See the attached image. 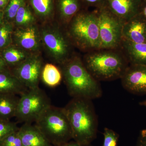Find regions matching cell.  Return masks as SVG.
Returning a JSON list of instances; mask_svg holds the SVG:
<instances>
[{
	"instance_id": "1",
	"label": "cell",
	"mask_w": 146,
	"mask_h": 146,
	"mask_svg": "<svg viewBox=\"0 0 146 146\" xmlns=\"http://www.w3.org/2000/svg\"><path fill=\"white\" fill-rule=\"evenodd\" d=\"M58 67L68 93L73 98L92 100L101 97L102 90L100 82L88 72L82 57L76 53Z\"/></svg>"
},
{
	"instance_id": "2",
	"label": "cell",
	"mask_w": 146,
	"mask_h": 146,
	"mask_svg": "<svg viewBox=\"0 0 146 146\" xmlns=\"http://www.w3.org/2000/svg\"><path fill=\"white\" fill-rule=\"evenodd\" d=\"M82 58L88 72L99 82L121 79L129 64L120 48L99 49L85 53Z\"/></svg>"
},
{
	"instance_id": "3",
	"label": "cell",
	"mask_w": 146,
	"mask_h": 146,
	"mask_svg": "<svg viewBox=\"0 0 146 146\" xmlns=\"http://www.w3.org/2000/svg\"><path fill=\"white\" fill-rule=\"evenodd\" d=\"M64 108L74 141L82 145L91 144L98 131V117L92 100L73 98Z\"/></svg>"
},
{
	"instance_id": "4",
	"label": "cell",
	"mask_w": 146,
	"mask_h": 146,
	"mask_svg": "<svg viewBox=\"0 0 146 146\" xmlns=\"http://www.w3.org/2000/svg\"><path fill=\"white\" fill-rule=\"evenodd\" d=\"M39 26L42 53L53 64L60 66L76 53L65 27L54 20Z\"/></svg>"
},
{
	"instance_id": "5",
	"label": "cell",
	"mask_w": 146,
	"mask_h": 146,
	"mask_svg": "<svg viewBox=\"0 0 146 146\" xmlns=\"http://www.w3.org/2000/svg\"><path fill=\"white\" fill-rule=\"evenodd\" d=\"M65 29L75 48L85 53L100 48L97 13L79 12Z\"/></svg>"
},
{
	"instance_id": "6",
	"label": "cell",
	"mask_w": 146,
	"mask_h": 146,
	"mask_svg": "<svg viewBox=\"0 0 146 146\" xmlns=\"http://www.w3.org/2000/svg\"><path fill=\"white\" fill-rule=\"evenodd\" d=\"M35 123V125L53 146H60L73 139L72 128L64 108L51 105Z\"/></svg>"
},
{
	"instance_id": "7",
	"label": "cell",
	"mask_w": 146,
	"mask_h": 146,
	"mask_svg": "<svg viewBox=\"0 0 146 146\" xmlns=\"http://www.w3.org/2000/svg\"><path fill=\"white\" fill-rule=\"evenodd\" d=\"M50 105L48 97L39 87L28 89L20 96L15 117L18 123L35 122Z\"/></svg>"
},
{
	"instance_id": "8",
	"label": "cell",
	"mask_w": 146,
	"mask_h": 146,
	"mask_svg": "<svg viewBox=\"0 0 146 146\" xmlns=\"http://www.w3.org/2000/svg\"><path fill=\"white\" fill-rule=\"evenodd\" d=\"M100 48H119L122 40L124 22L108 9H102L97 13Z\"/></svg>"
},
{
	"instance_id": "9",
	"label": "cell",
	"mask_w": 146,
	"mask_h": 146,
	"mask_svg": "<svg viewBox=\"0 0 146 146\" xmlns=\"http://www.w3.org/2000/svg\"><path fill=\"white\" fill-rule=\"evenodd\" d=\"M44 65L42 53L33 54L20 65L9 70L27 88L36 89L39 87Z\"/></svg>"
},
{
	"instance_id": "10",
	"label": "cell",
	"mask_w": 146,
	"mask_h": 146,
	"mask_svg": "<svg viewBox=\"0 0 146 146\" xmlns=\"http://www.w3.org/2000/svg\"><path fill=\"white\" fill-rule=\"evenodd\" d=\"M12 44L33 54L43 53L39 24L14 28Z\"/></svg>"
},
{
	"instance_id": "11",
	"label": "cell",
	"mask_w": 146,
	"mask_h": 146,
	"mask_svg": "<svg viewBox=\"0 0 146 146\" xmlns=\"http://www.w3.org/2000/svg\"><path fill=\"white\" fill-rule=\"evenodd\" d=\"M121 80L127 91L136 95H146V65L129 64Z\"/></svg>"
},
{
	"instance_id": "12",
	"label": "cell",
	"mask_w": 146,
	"mask_h": 146,
	"mask_svg": "<svg viewBox=\"0 0 146 146\" xmlns=\"http://www.w3.org/2000/svg\"><path fill=\"white\" fill-rule=\"evenodd\" d=\"M122 37L134 43L146 42V20L141 13L124 23Z\"/></svg>"
},
{
	"instance_id": "13",
	"label": "cell",
	"mask_w": 146,
	"mask_h": 146,
	"mask_svg": "<svg viewBox=\"0 0 146 146\" xmlns=\"http://www.w3.org/2000/svg\"><path fill=\"white\" fill-rule=\"evenodd\" d=\"M109 10L124 23L140 13L142 0H106Z\"/></svg>"
},
{
	"instance_id": "14",
	"label": "cell",
	"mask_w": 146,
	"mask_h": 146,
	"mask_svg": "<svg viewBox=\"0 0 146 146\" xmlns=\"http://www.w3.org/2000/svg\"><path fill=\"white\" fill-rule=\"evenodd\" d=\"M18 132L23 146H53L35 125L24 123Z\"/></svg>"
},
{
	"instance_id": "15",
	"label": "cell",
	"mask_w": 146,
	"mask_h": 146,
	"mask_svg": "<svg viewBox=\"0 0 146 146\" xmlns=\"http://www.w3.org/2000/svg\"><path fill=\"white\" fill-rule=\"evenodd\" d=\"M120 48L129 64L146 65V42L134 43L123 39Z\"/></svg>"
},
{
	"instance_id": "16",
	"label": "cell",
	"mask_w": 146,
	"mask_h": 146,
	"mask_svg": "<svg viewBox=\"0 0 146 146\" xmlns=\"http://www.w3.org/2000/svg\"><path fill=\"white\" fill-rule=\"evenodd\" d=\"M30 4L38 24L54 21V0H30Z\"/></svg>"
},
{
	"instance_id": "17",
	"label": "cell",
	"mask_w": 146,
	"mask_h": 146,
	"mask_svg": "<svg viewBox=\"0 0 146 146\" xmlns=\"http://www.w3.org/2000/svg\"><path fill=\"white\" fill-rule=\"evenodd\" d=\"M57 12L54 20L65 27L79 12L78 0H58Z\"/></svg>"
},
{
	"instance_id": "18",
	"label": "cell",
	"mask_w": 146,
	"mask_h": 146,
	"mask_svg": "<svg viewBox=\"0 0 146 146\" xmlns=\"http://www.w3.org/2000/svg\"><path fill=\"white\" fill-rule=\"evenodd\" d=\"M28 89L9 70L0 72V94L8 93L21 96Z\"/></svg>"
},
{
	"instance_id": "19",
	"label": "cell",
	"mask_w": 146,
	"mask_h": 146,
	"mask_svg": "<svg viewBox=\"0 0 146 146\" xmlns=\"http://www.w3.org/2000/svg\"><path fill=\"white\" fill-rule=\"evenodd\" d=\"M1 52L9 70L20 65L33 54L13 44L1 50Z\"/></svg>"
},
{
	"instance_id": "20",
	"label": "cell",
	"mask_w": 146,
	"mask_h": 146,
	"mask_svg": "<svg viewBox=\"0 0 146 146\" xmlns=\"http://www.w3.org/2000/svg\"><path fill=\"white\" fill-rule=\"evenodd\" d=\"M13 94H0V121H10L16 116L20 97Z\"/></svg>"
},
{
	"instance_id": "21",
	"label": "cell",
	"mask_w": 146,
	"mask_h": 146,
	"mask_svg": "<svg viewBox=\"0 0 146 146\" xmlns=\"http://www.w3.org/2000/svg\"><path fill=\"white\" fill-rule=\"evenodd\" d=\"M63 79L59 67L52 63L44 64L42 68L41 79L47 86L54 87L60 84Z\"/></svg>"
},
{
	"instance_id": "22",
	"label": "cell",
	"mask_w": 146,
	"mask_h": 146,
	"mask_svg": "<svg viewBox=\"0 0 146 146\" xmlns=\"http://www.w3.org/2000/svg\"><path fill=\"white\" fill-rule=\"evenodd\" d=\"M37 23L31 10L25 3L18 9L13 21L14 28H23Z\"/></svg>"
},
{
	"instance_id": "23",
	"label": "cell",
	"mask_w": 146,
	"mask_h": 146,
	"mask_svg": "<svg viewBox=\"0 0 146 146\" xmlns=\"http://www.w3.org/2000/svg\"><path fill=\"white\" fill-rule=\"evenodd\" d=\"M14 28L13 24L5 21L0 25V50L12 44Z\"/></svg>"
},
{
	"instance_id": "24",
	"label": "cell",
	"mask_w": 146,
	"mask_h": 146,
	"mask_svg": "<svg viewBox=\"0 0 146 146\" xmlns=\"http://www.w3.org/2000/svg\"><path fill=\"white\" fill-rule=\"evenodd\" d=\"M26 2L25 0H10L5 11V21L13 24L18 9Z\"/></svg>"
},
{
	"instance_id": "25",
	"label": "cell",
	"mask_w": 146,
	"mask_h": 146,
	"mask_svg": "<svg viewBox=\"0 0 146 146\" xmlns=\"http://www.w3.org/2000/svg\"><path fill=\"white\" fill-rule=\"evenodd\" d=\"M19 127L11 121H0V142L9 134L17 131Z\"/></svg>"
},
{
	"instance_id": "26",
	"label": "cell",
	"mask_w": 146,
	"mask_h": 146,
	"mask_svg": "<svg viewBox=\"0 0 146 146\" xmlns=\"http://www.w3.org/2000/svg\"><path fill=\"white\" fill-rule=\"evenodd\" d=\"M102 146H117L119 135L112 129L105 128Z\"/></svg>"
},
{
	"instance_id": "27",
	"label": "cell",
	"mask_w": 146,
	"mask_h": 146,
	"mask_svg": "<svg viewBox=\"0 0 146 146\" xmlns=\"http://www.w3.org/2000/svg\"><path fill=\"white\" fill-rule=\"evenodd\" d=\"M18 130L4 138L0 142V146H23Z\"/></svg>"
},
{
	"instance_id": "28",
	"label": "cell",
	"mask_w": 146,
	"mask_h": 146,
	"mask_svg": "<svg viewBox=\"0 0 146 146\" xmlns=\"http://www.w3.org/2000/svg\"><path fill=\"white\" fill-rule=\"evenodd\" d=\"M136 146H146V129L141 131Z\"/></svg>"
},
{
	"instance_id": "29",
	"label": "cell",
	"mask_w": 146,
	"mask_h": 146,
	"mask_svg": "<svg viewBox=\"0 0 146 146\" xmlns=\"http://www.w3.org/2000/svg\"><path fill=\"white\" fill-rule=\"evenodd\" d=\"M9 70L4 59L3 58L2 55L0 50V72Z\"/></svg>"
},
{
	"instance_id": "30",
	"label": "cell",
	"mask_w": 146,
	"mask_h": 146,
	"mask_svg": "<svg viewBox=\"0 0 146 146\" xmlns=\"http://www.w3.org/2000/svg\"><path fill=\"white\" fill-rule=\"evenodd\" d=\"M58 146H94L92 144H89V145H82L77 143L75 141H70V142L66 143L60 145Z\"/></svg>"
},
{
	"instance_id": "31",
	"label": "cell",
	"mask_w": 146,
	"mask_h": 146,
	"mask_svg": "<svg viewBox=\"0 0 146 146\" xmlns=\"http://www.w3.org/2000/svg\"><path fill=\"white\" fill-rule=\"evenodd\" d=\"M140 13L143 16L146 20V1H142L140 8Z\"/></svg>"
},
{
	"instance_id": "32",
	"label": "cell",
	"mask_w": 146,
	"mask_h": 146,
	"mask_svg": "<svg viewBox=\"0 0 146 146\" xmlns=\"http://www.w3.org/2000/svg\"><path fill=\"white\" fill-rule=\"evenodd\" d=\"M84 1L87 3L90 4H97L100 3L102 0H84Z\"/></svg>"
},
{
	"instance_id": "33",
	"label": "cell",
	"mask_w": 146,
	"mask_h": 146,
	"mask_svg": "<svg viewBox=\"0 0 146 146\" xmlns=\"http://www.w3.org/2000/svg\"><path fill=\"white\" fill-rule=\"evenodd\" d=\"M9 0H0V8L4 7L8 3Z\"/></svg>"
},
{
	"instance_id": "34",
	"label": "cell",
	"mask_w": 146,
	"mask_h": 146,
	"mask_svg": "<svg viewBox=\"0 0 146 146\" xmlns=\"http://www.w3.org/2000/svg\"><path fill=\"white\" fill-rule=\"evenodd\" d=\"M4 21L3 16L2 13L0 12V25H1Z\"/></svg>"
},
{
	"instance_id": "35",
	"label": "cell",
	"mask_w": 146,
	"mask_h": 146,
	"mask_svg": "<svg viewBox=\"0 0 146 146\" xmlns=\"http://www.w3.org/2000/svg\"><path fill=\"white\" fill-rule=\"evenodd\" d=\"M140 105L146 107V100L140 103Z\"/></svg>"
},
{
	"instance_id": "36",
	"label": "cell",
	"mask_w": 146,
	"mask_h": 146,
	"mask_svg": "<svg viewBox=\"0 0 146 146\" xmlns=\"http://www.w3.org/2000/svg\"><path fill=\"white\" fill-rule=\"evenodd\" d=\"M143 1H146V0H142Z\"/></svg>"
}]
</instances>
